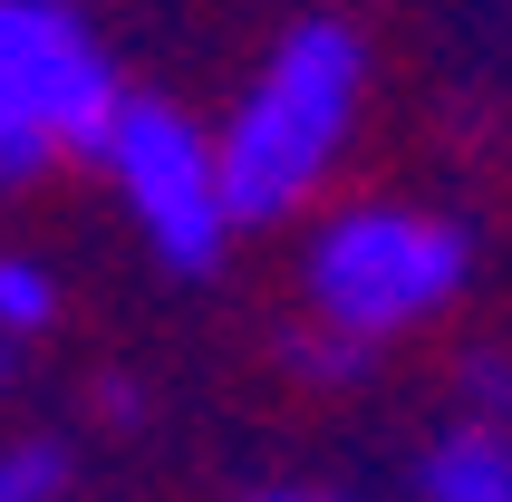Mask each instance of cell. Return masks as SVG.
Returning a JSON list of instances; mask_svg holds the SVG:
<instances>
[{
    "label": "cell",
    "mask_w": 512,
    "mask_h": 502,
    "mask_svg": "<svg viewBox=\"0 0 512 502\" xmlns=\"http://www.w3.org/2000/svg\"><path fill=\"white\" fill-rule=\"evenodd\" d=\"M368 39L348 20H290L271 49L252 58V78L232 87V107L213 116V155H223L232 223H290L339 184L358 116H368Z\"/></svg>",
    "instance_id": "1"
},
{
    "label": "cell",
    "mask_w": 512,
    "mask_h": 502,
    "mask_svg": "<svg viewBox=\"0 0 512 502\" xmlns=\"http://www.w3.org/2000/svg\"><path fill=\"white\" fill-rule=\"evenodd\" d=\"M455 416H503L512 425V358L464 348V358H455Z\"/></svg>",
    "instance_id": "9"
},
{
    "label": "cell",
    "mask_w": 512,
    "mask_h": 502,
    "mask_svg": "<svg viewBox=\"0 0 512 502\" xmlns=\"http://www.w3.org/2000/svg\"><path fill=\"white\" fill-rule=\"evenodd\" d=\"M281 367L300 377V387H319V396H339V387H358L377 367V348H358V338H339V329H300L281 348Z\"/></svg>",
    "instance_id": "8"
},
{
    "label": "cell",
    "mask_w": 512,
    "mask_h": 502,
    "mask_svg": "<svg viewBox=\"0 0 512 502\" xmlns=\"http://www.w3.org/2000/svg\"><path fill=\"white\" fill-rule=\"evenodd\" d=\"M68 319V280L39 261V251H0V338L29 348V338H49Z\"/></svg>",
    "instance_id": "7"
},
{
    "label": "cell",
    "mask_w": 512,
    "mask_h": 502,
    "mask_svg": "<svg viewBox=\"0 0 512 502\" xmlns=\"http://www.w3.org/2000/svg\"><path fill=\"white\" fill-rule=\"evenodd\" d=\"M87 165L107 174L126 232L155 251L165 280H213L232 261L242 223H232V194H223V155H213V126H203L184 97L126 87Z\"/></svg>",
    "instance_id": "4"
},
{
    "label": "cell",
    "mask_w": 512,
    "mask_h": 502,
    "mask_svg": "<svg viewBox=\"0 0 512 502\" xmlns=\"http://www.w3.org/2000/svg\"><path fill=\"white\" fill-rule=\"evenodd\" d=\"M406 483H416V502H512V425L503 416H445Z\"/></svg>",
    "instance_id": "5"
},
{
    "label": "cell",
    "mask_w": 512,
    "mask_h": 502,
    "mask_svg": "<svg viewBox=\"0 0 512 502\" xmlns=\"http://www.w3.org/2000/svg\"><path fill=\"white\" fill-rule=\"evenodd\" d=\"M10 387H20V348L0 338V406H10Z\"/></svg>",
    "instance_id": "12"
},
{
    "label": "cell",
    "mask_w": 512,
    "mask_h": 502,
    "mask_svg": "<svg viewBox=\"0 0 512 502\" xmlns=\"http://www.w3.org/2000/svg\"><path fill=\"white\" fill-rule=\"evenodd\" d=\"M474 271H484V251L464 213L416 194H348L300 242V309H310V329L397 348V338L455 319Z\"/></svg>",
    "instance_id": "2"
},
{
    "label": "cell",
    "mask_w": 512,
    "mask_h": 502,
    "mask_svg": "<svg viewBox=\"0 0 512 502\" xmlns=\"http://www.w3.org/2000/svg\"><path fill=\"white\" fill-rule=\"evenodd\" d=\"M116 97V49L78 0H0V194L87 165Z\"/></svg>",
    "instance_id": "3"
},
{
    "label": "cell",
    "mask_w": 512,
    "mask_h": 502,
    "mask_svg": "<svg viewBox=\"0 0 512 502\" xmlns=\"http://www.w3.org/2000/svg\"><path fill=\"white\" fill-rule=\"evenodd\" d=\"M97 416H107V425H136L145 416V387H136V377H97Z\"/></svg>",
    "instance_id": "10"
},
{
    "label": "cell",
    "mask_w": 512,
    "mask_h": 502,
    "mask_svg": "<svg viewBox=\"0 0 512 502\" xmlns=\"http://www.w3.org/2000/svg\"><path fill=\"white\" fill-rule=\"evenodd\" d=\"M242 502H348V493H329V483H252Z\"/></svg>",
    "instance_id": "11"
},
{
    "label": "cell",
    "mask_w": 512,
    "mask_h": 502,
    "mask_svg": "<svg viewBox=\"0 0 512 502\" xmlns=\"http://www.w3.org/2000/svg\"><path fill=\"white\" fill-rule=\"evenodd\" d=\"M78 493V445L58 425H0V502H68Z\"/></svg>",
    "instance_id": "6"
}]
</instances>
